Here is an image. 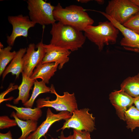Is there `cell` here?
Wrapping results in <instances>:
<instances>
[{
  "label": "cell",
  "instance_id": "obj_1",
  "mask_svg": "<svg viewBox=\"0 0 139 139\" xmlns=\"http://www.w3.org/2000/svg\"><path fill=\"white\" fill-rule=\"evenodd\" d=\"M50 44L73 51L81 47L86 37L82 31L58 22L52 25Z\"/></svg>",
  "mask_w": 139,
  "mask_h": 139
},
{
  "label": "cell",
  "instance_id": "obj_2",
  "mask_svg": "<svg viewBox=\"0 0 139 139\" xmlns=\"http://www.w3.org/2000/svg\"><path fill=\"white\" fill-rule=\"evenodd\" d=\"M53 14L56 21L81 31H84L87 26L94 23L83 7L77 5H71L64 8L58 3L55 6Z\"/></svg>",
  "mask_w": 139,
  "mask_h": 139
},
{
  "label": "cell",
  "instance_id": "obj_3",
  "mask_svg": "<svg viewBox=\"0 0 139 139\" xmlns=\"http://www.w3.org/2000/svg\"><path fill=\"white\" fill-rule=\"evenodd\" d=\"M84 31L86 38L97 45L100 51L105 45L116 43L119 31L109 21L100 22L95 26H88Z\"/></svg>",
  "mask_w": 139,
  "mask_h": 139
},
{
  "label": "cell",
  "instance_id": "obj_4",
  "mask_svg": "<svg viewBox=\"0 0 139 139\" xmlns=\"http://www.w3.org/2000/svg\"><path fill=\"white\" fill-rule=\"evenodd\" d=\"M30 19L36 24L42 25H52L56 22L53 14L55 6L43 0L27 1Z\"/></svg>",
  "mask_w": 139,
  "mask_h": 139
},
{
  "label": "cell",
  "instance_id": "obj_5",
  "mask_svg": "<svg viewBox=\"0 0 139 139\" xmlns=\"http://www.w3.org/2000/svg\"><path fill=\"white\" fill-rule=\"evenodd\" d=\"M50 92L55 94L56 99L50 100L49 98H40L36 101L37 107L41 108L44 107H52L57 111H68L72 113L78 109L77 104L74 94L64 92L62 95H59L56 92L53 84L50 87Z\"/></svg>",
  "mask_w": 139,
  "mask_h": 139
},
{
  "label": "cell",
  "instance_id": "obj_6",
  "mask_svg": "<svg viewBox=\"0 0 139 139\" xmlns=\"http://www.w3.org/2000/svg\"><path fill=\"white\" fill-rule=\"evenodd\" d=\"M139 11V7L131 0H111L108 2L106 13L121 24Z\"/></svg>",
  "mask_w": 139,
  "mask_h": 139
},
{
  "label": "cell",
  "instance_id": "obj_7",
  "mask_svg": "<svg viewBox=\"0 0 139 139\" xmlns=\"http://www.w3.org/2000/svg\"><path fill=\"white\" fill-rule=\"evenodd\" d=\"M88 108L77 109L71 116L66 120L63 126L57 131L66 128H72L77 131L92 132L95 129V117L89 112Z\"/></svg>",
  "mask_w": 139,
  "mask_h": 139
},
{
  "label": "cell",
  "instance_id": "obj_8",
  "mask_svg": "<svg viewBox=\"0 0 139 139\" xmlns=\"http://www.w3.org/2000/svg\"><path fill=\"white\" fill-rule=\"evenodd\" d=\"M45 53L42 40L36 45L33 43L29 45L23 58V71L28 76L30 77L34 68L42 63Z\"/></svg>",
  "mask_w": 139,
  "mask_h": 139
},
{
  "label": "cell",
  "instance_id": "obj_9",
  "mask_svg": "<svg viewBox=\"0 0 139 139\" xmlns=\"http://www.w3.org/2000/svg\"><path fill=\"white\" fill-rule=\"evenodd\" d=\"M8 20L12 26V31L11 34L7 36L6 42L8 46L12 47L18 37H27L29 29L36 24L31 20L29 16L22 14L9 16Z\"/></svg>",
  "mask_w": 139,
  "mask_h": 139
},
{
  "label": "cell",
  "instance_id": "obj_10",
  "mask_svg": "<svg viewBox=\"0 0 139 139\" xmlns=\"http://www.w3.org/2000/svg\"><path fill=\"white\" fill-rule=\"evenodd\" d=\"M98 12L111 22L121 33L123 37L120 42L121 45L126 50L139 53V34L120 24L105 12Z\"/></svg>",
  "mask_w": 139,
  "mask_h": 139
},
{
  "label": "cell",
  "instance_id": "obj_11",
  "mask_svg": "<svg viewBox=\"0 0 139 139\" xmlns=\"http://www.w3.org/2000/svg\"><path fill=\"white\" fill-rule=\"evenodd\" d=\"M72 114L68 111H62L59 113H54L50 108L46 111V119L37 128L36 130L31 133L26 139H40L45 136L51 125L56 122L69 118Z\"/></svg>",
  "mask_w": 139,
  "mask_h": 139
},
{
  "label": "cell",
  "instance_id": "obj_12",
  "mask_svg": "<svg viewBox=\"0 0 139 139\" xmlns=\"http://www.w3.org/2000/svg\"><path fill=\"white\" fill-rule=\"evenodd\" d=\"M44 46L46 53L42 63H57L59 64L58 68L60 70L68 61L70 51L50 44H44Z\"/></svg>",
  "mask_w": 139,
  "mask_h": 139
},
{
  "label": "cell",
  "instance_id": "obj_13",
  "mask_svg": "<svg viewBox=\"0 0 139 139\" xmlns=\"http://www.w3.org/2000/svg\"><path fill=\"white\" fill-rule=\"evenodd\" d=\"M109 98L115 108L119 117L120 119L125 121V112L132 106L135 98L131 97L121 89L112 92L109 95Z\"/></svg>",
  "mask_w": 139,
  "mask_h": 139
},
{
  "label": "cell",
  "instance_id": "obj_14",
  "mask_svg": "<svg viewBox=\"0 0 139 139\" xmlns=\"http://www.w3.org/2000/svg\"><path fill=\"white\" fill-rule=\"evenodd\" d=\"M58 65L55 62L41 63L36 67L30 78L33 80L40 78L46 84H48L56 71Z\"/></svg>",
  "mask_w": 139,
  "mask_h": 139
},
{
  "label": "cell",
  "instance_id": "obj_15",
  "mask_svg": "<svg viewBox=\"0 0 139 139\" xmlns=\"http://www.w3.org/2000/svg\"><path fill=\"white\" fill-rule=\"evenodd\" d=\"M26 50V48H21L17 51L14 58L2 74L3 80L10 73H11L12 75H15L16 78L19 77L20 73L23 71V58Z\"/></svg>",
  "mask_w": 139,
  "mask_h": 139
},
{
  "label": "cell",
  "instance_id": "obj_16",
  "mask_svg": "<svg viewBox=\"0 0 139 139\" xmlns=\"http://www.w3.org/2000/svg\"><path fill=\"white\" fill-rule=\"evenodd\" d=\"M6 106L14 109L16 117L22 120H32L37 121L41 117L42 111L41 108L37 107L34 108H30L18 107L9 104H6Z\"/></svg>",
  "mask_w": 139,
  "mask_h": 139
},
{
  "label": "cell",
  "instance_id": "obj_17",
  "mask_svg": "<svg viewBox=\"0 0 139 139\" xmlns=\"http://www.w3.org/2000/svg\"><path fill=\"white\" fill-rule=\"evenodd\" d=\"M22 73V81L18 88L19 90V95L13 101L14 104H18L20 101H21L23 104L29 100L30 90L31 89L35 80L28 76L23 71Z\"/></svg>",
  "mask_w": 139,
  "mask_h": 139
},
{
  "label": "cell",
  "instance_id": "obj_18",
  "mask_svg": "<svg viewBox=\"0 0 139 139\" xmlns=\"http://www.w3.org/2000/svg\"><path fill=\"white\" fill-rule=\"evenodd\" d=\"M11 116L14 118L22 131V134L18 139H26L31 133L35 131L37 128V121L30 120L24 121L16 117L14 111L11 113Z\"/></svg>",
  "mask_w": 139,
  "mask_h": 139
},
{
  "label": "cell",
  "instance_id": "obj_19",
  "mask_svg": "<svg viewBox=\"0 0 139 139\" xmlns=\"http://www.w3.org/2000/svg\"><path fill=\"white\" fill-rule=\"evenodd\" d=\"M121 89L133 98L139 96V73L125 80L121 85Z\"/></svg>",
  "mask_w": 139,
  "mask_h": 139
},
{
  "label": "cell",
  "instance_id": "obj_20",
  "mask_svg": "<svg viewBox=\"0 0 139 139\" xmlns=\"http://www.w3.org/2000/svg\"><path fill=\"white\" fill-rule=\"evenodd\" d=\"M50 92V87L47 86L42 81H39L36 80L34 83V87L30 98L23 105L25 107L32 108L34 101L40 94Z\"/></svg>",
  "mask_w": 139,
  "mask_h": 139
},
{
  "label": "cell",
  "instance_id": "obj_21",
  "mask_svg": "<svg viewBox=\"0 0 139 139\" xmlns=\"http://www.w3.org/2000/svg\"><path fill=\"white\" fill-rule=\"evenodd\" d=\"M125 115L127 128L133 131L136 128L139 127V110L136 107H131L126 111Z\"/></svg>",
  "mask_w": 139,
  "mask_h": 139
},
{
  "label": "cell",
  "instance_id": "obj_22",
  "mask_svg": "<svg viewBox=\"0 0 139 139\" xmlns=\"http://www.w3.org/2000/svg\"><path fill=\"white\" fill-rule=\"evenodd\" d=\"M12 46H8L6 47L0 48V75L1 76L5 69L8 64L15 57L16 52H11Z\"/></svg>",
  "mask_w": 139,
  "mask_h": 139
},
{
  "label": "cell",
  "instance_id": "obj_23",
  "mask_svg": "<svg viewBox=\"0 0 139 139\" xmlns=\"http://www.w3.org/2000/svg\"><path fill=\"white\" fill-rule=\"evenodd\" d=\"M123 25L139 34V11L130 18Z\"/></svg>",
  "mask_w": 139,
  "mask_h": 139
},
{
  "label": "cell",
  "instance_id": "obj_24",
  "mask_svg": "<svg viewBox=\"0 0 139 139\" xmlns=\"http://www.w3.org/2000/svg\"><path fill=\"white\" fill-rule=\"evenodd\" d=\"M17 125L15 119H11L7 116H3L0 117V129L8 128Z\"/></svg>",
  "mask_w": 139,
  "mask_h": 139
},
{
  "label": "cell",
  "instance_id": "obj_25",
  "mask_svg": "<svg viewBox=\"0 0 139 139\" xmlns=\"http://www.w3.org/2000/svg\"><path fill=\"white\" fill-rule=\"evenodd\" d=\"M73 139H91L90 132L73 129Z\"/></svg>",
  "mask_w": 139,
  "mask_h": 139
},
{
  "label": "cell",
  "instance_id": "obj_26",
  "mask_svg": "<svg viewBox=\"0 0 139 139\" xmlns=\"http://www.w3.org/2000/svg\"><path fill=\"white\" fill-rule=\"evenodd\" d=\"M14 83H10L9 87L6 90L2 93L0 94V103L4 101L11 100L13 99V97H11L7 99H4L5 96L7 94L8 92L15 89H18V86L17 85H14Z\"/></svg>",
  "mask_w": 139,
  "mask_h": 139
},
{
  "label": "cell",
  "instance_id": "obj_27",
  "mask_svg": "<svg viewBox=\"0 0 139 139\" xmlns=\"http://www.w3.org/2000/svg\"><path fill=\"white\" fill-rule=\"evenodd\" d=\"M0 139H13L10 131L6 133H0Z\"/></svg>",
  "mask_w": 139,
  "mask_h": 139
},
{
  "label": "cell",
  "instance_id": "obj_28",
  "mask_svg": "<svg viewBox=\"0 0 139 139\" xmlns=\"http://www.w3.org/2000/svg\"><path fill=\"white\" fill-rule=\"evenodd\" d=\"M51 139H73V135H70L67 137H65L63 132L62 131L59 138H54L51 137Z\"/></svg>",
  "mask_w": 139,
  "mask_h": 139
},
{
  "label": "cell",
  "instance_id": "obj_29",
  "mask_svg": "<svg viewBox=\"0 0 139 139\" xmlns=\"http://www.w3.org/2000/svg\"><path fill=\"white\" fill-rule=\"evenodd\" d=\"M135 98L134 103L136 107L139 110V96Z\"/></svg>",
  "mask_w": 139,
  "mask_h": 139
},
{
  "label": "cell",
  "instance_id": "obj_30",
  "mask_svg": "<svg viewBox=\"0 0 139 139\" xmlns=\"http://www.w3.org/2000/svg\"><path fill=\"white\" fill-rule=\"evenodd\" d=\"M78 2H80L81 3H86L90 1V0H77Z\"/></svg>",
  "mask_w": 139,
  "mask_h": 139
},
{
  "label": "cell",
  "instance_id": "obj_31",
  "mask_svg": "<svg viewBox=\"0 0 139 139\" xmlns=\"http://www.w3.org/2000/svg\"><path fill=\"white\" fill-rule=\"evenodd\" d=\"M99 4L102 5L105 2V1L103 0H95Z\"/></svg>",
  "mask_w": 139,
  "mask_h": 139
},
{
  "label": "cell",
  "instance_id": "obj_32",
  "mask_svg": "<svg viewBox=\"0 0 139 139\" xmlns=\"http://www.w3.org/2000/svg\"><path fill=\"white\" fill-rule=\"evenodd\" d=\"M131 1L139 7V0H131Z\"/></svg>",
  "mask_w": 139,
  "mask_h": 139
},
{
  "label": "cell",
  "instance_id": "obj_33",
  "mask_svg": "<svg viewBox=\"0 0 139 139\" xmlns=\"http://www.w3.org/2000/svg\"><path fill=\"white\" fill-rule=\"evenodd\" d=\"M0 48H3V46L2 44L0 42Z\"/></svg>",
  "mask_w": 139,
  "mask_h": 139
},
{
  "label": "cell",
  "instance_id": "obj_34",
  "mask_svg": "<svg viewBox=\"0 0 139 139\" xmlns=\"http://www.w3.org/2000/svg\"></svg>",
  "mask_w": 139,
  "mask_h": 139
}]
</instances>
